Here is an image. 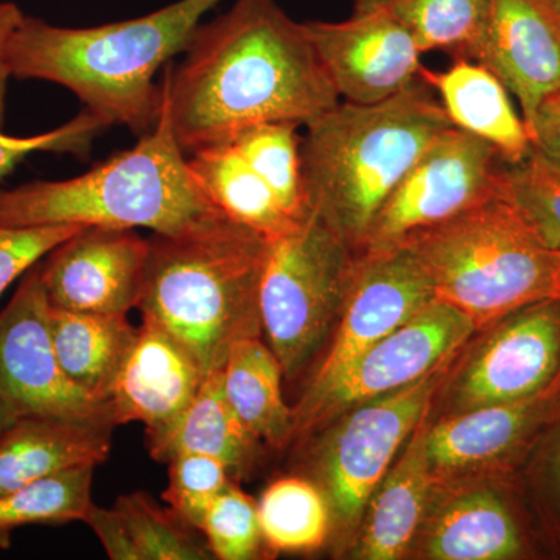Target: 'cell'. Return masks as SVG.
Listing matches in <instances>:
<instances>
[{
  "mask_svg": "<svg viewBox=\"0 0 560 560\" xmlns=\"http://www.w3.org/2000/svg\"><path fill=\"white\" fill-rule=\"evenodd\" d=\"M173 132L186 151L265 121L305 125L341 102L305 33L276 0H235L195 32L162 80Z\"/></svg>",
  "mask_w": 560,
  "mask_h": 560,
  "instance_id": "6da1fadb",
  "label": "cell"
},
{
  "mask_svg": "<svg viewBox=\"0 0 560 560\" xmlns=\"http://www.w3.org/2000/svg\"><path fill=\"white\" fill-rule=\"evenodd\" d=\"M220 0H178L145 16L69 28L25 16L11 40V75L60 84L109 127L145 136L160 120L154 77L186 51L206 13Z\"/></svg>",
  "mask_w": 560,
  "mask_h": 560,
  "instance_id": "7a4b0ae2",
  "label": "cell"
},
{
  "mask_svg": "<svg viewBox=\"0 0 560 560\" xmlns=\"http://www.w3.org/2000/svg\"><path fill=\"white\" fill-rule=\"evenodd\" d=\"M305 127L301 158L308 205L357 253L394 187L453 125L419 77L386 101H341Z\"/></svg>",
  "mask_w": 560,
  "mask_h": 560,
  "instance_id": "3957f363",
  "label": "cell"
},
{
  "mask_svg": "<svg viewBox=\"0 0 560 560\" xmlns=\"http://www.w3.org/2000/svg\"><path fill=\"white\" fill-rule=\"evenodd\" d=\"M268 241L219 217L150 238L138 308L179 342L206 375L235 342L260 338L259 287Z\"/></svg>",
  "mask_w": 560,
  "mask_h": 560,
  "instance_id": "277c9868",
  "label": "cell"
},
{
  "mask_svg": "<svg viewBox=\"0 0 560 560\" xmlns=\"http://www.w3.org/2000/svg\"><path fill=\"white\" fill-rule=\"evenodd\" d=\"M219 217L191 175L164 92L160 120L138 145L75 178L0 190V226L145 228L175 235Z\"/></svg>",
  "mask_w": 560,
  "mask_h": 560,
  "instance_id": "5b68a950",
  "label": "cell"
},
{
  "mask_svg": "<svg viewBox=\"0 0 560 560\" xmlns=\"http://www.w3.org/2000/svg\"><path fill=\"white\" fill-rule=\"evenodd\" d=\"M397 245L418 259L436 301L466 316L475 330L555 300L560 250L545 246L500 194Z\"/></svg>",
  "mask_w": 560,
  "mask_h": 560,
  "instance_id": "8992f818",
  "label": "cell"
},
{
  "mask_svg": "<svg viewBox=\"0 0 560 560\" xmlns=\"http://www.w3.org/2000/svg\"><path fill=\"white\" fill-rule=\"evenodd\" d=\"M353 250L318 213L268 242L259 287L261 331L293 378L341 315Z\"/></svg>",
  "mask_w": 560,
  "mask_h": 560,
  "instance_id": "52a82bcc",
  "label": "cell"
},
{
  "mask_svg": "<svg viewBox=\"0 0 560 560\" xmlns=\"http://www.w3.org/2000/svg\"><path fill=\"white\" fill-rule=\"evenodd\" d=\"M453 359L411 385L363 401L341 416L320 451L318 464L330 523L350 528L363 517L401 444L430 410Z\"/></svg>",
  "mask_w": 560,
  "mask_h": 560,
  "instance_id": "ba28073f",
  "label": "cell"
},
{
  "mask_svg": "<svg viewBox=\"0 0 560 560\" xmlns=\"http://www.w3.org/2000/svg\"><path fill=\"white\" fill-rule=\"evenodd\" d=\"M474 331V324L451 305L431 302L361 352L329 383L305 390L293 408V438L311 434L363 401L419 381L453 359Z\"/></svg>",
  "mask_w": 560,
  "mask_h": 560,
  "instance_id": "9c48e42d",
  "label": "cell"
},
{
  "mask_svg": "<svg viewBox=\"0 0 560 560\" xmlns=\"http://www.w3.org/2000/svg\"><path fill=\"white\" fill-rule=\"evenodd\" d=\"M503 165L495 147L459 128H447L390 191L359 250L390 248L412 232L497 197Z\"/></svg>",
  "mask_w": 560,
  "mask_h": 560,
  "instance_id": "30bf717a",
  "label": "cell"
},
{
  "mask_svg": "<svg viewBox=\"0 0 560 560\" xmlns=\"http://www.w3.org/2000/svg\"><path fill=\"white\" fill-rule=\"evenodd\" d=\"M49 316L50 302L39 265H35L0 312V399L16 416H47L116 429L109 401L81 389L61 370Z\"/></svg>",
  "mask_w": 560,
  "mask_h": 560,
  "instance_id": "8fae6325",
  "label": "cell"
},
{
  "mask_svg": "<svg viewBox=\"0 0 560 560\" xmlns=\"http://www.w3.org/2000/svg\"><path fill=\"white\" fill-rule=\"evenodd\" d=\"M304 28L342 102L386 101L415 83L423 68L388 0H355L349 20L304 22Z\"/></svg>",
  "mask_w": 560,
  "mask_h": 560,
  "instance_id": "7c38bea8",
  "label": "cell"
},
{
  "mask_svg": "<svg viewBox=\"0 0 560 560\" xmlns=\"http://www.w3.org/2000/svg\"><path fill=\"white\" fill-rule=\"evenodd\" d=\"M433 301L425 271L405 246L353 253L337 335L308 389L329 383Z\"/></svg>",
  "mask_w": 560,
  "mask_h": 560,
  "instance_id": "4fadbf2b",
  "label": "cell"
},
{
  "mask_svg": "<svg viewBox=\"0 0 560 560\" xmlns=\"http://www.w3.org/2000/svg\"><path fill=\"white\" fill-rule=\"evenodd\" d=\"M453 388L456 410L536 396L560 375V302L545 300L490 327Z\"/></svg>",
  "mask_w": 560,
  "mask_h": 560,
  "instance_id": "5bb4252c",
  "label": "cell"
},
{
  "mask_svg": "<svg viewBox=\"0 0 560 560\" xmlns=\"http://www.w3.org/2000/svg\"><path fill=\"white\" fill-rule=\"evenodd\" d=\"M150 238L136 230L86 226L39 265L47 300L65 311L127 316L138 308Z\"/></svg>",
  "mask_w": 560,
  "mask_h": 560,
  "instance_id": "9a60e30c",
  "label": "cell"
},
{
  "mask_svg": "<svg viewBox=\"0 0 560 560\" xmlns=\"http://www.w3.org/2000/svg\"><path fill=\"white\" fill-rule=\"evenodd\" d=\"M475 62L521 103L526 128L540 103L560 92V32L537 0H490Z\"/></svg>",
  "mask_w": 560,
  "mask_h": 560,
  "instance_id": "2e32d148",
  "label": "cell"
},
{
  "mask_svg": "<svg viewBox=\"0 0 560 560\" xmlns=\"http://www.w3.org/2000/svg\"><path fill=\"white\" fill-rule=\"evenodd\" d=\"M205 377L178 341L156 324L142 320L109 393L114 422H140L147 433L160 430L189 407Z\"/></svg>",
  "mask_w": 560,
  "mask_h": 560,
  "instance_id": "e0dca14e",
  "label": "cell"
},
{
  "mask_svg": "<svg viewBox=\"0 0 560 560\" xmlns=\"http://www.w3.org/2000/svg\"><path fill=\"white\" fill-rule=\"evenodd\" d=\"M559 383L560 375L536 396L459 411L425 427L423 453L438 485L511 455L550 410Z\"/></svg>",
  "mask_w": 560,
  "mask_h": 560,
  "instance_id": "ac0fdd59",
  "label": "cell"
},
{
  "mask_svg": "<svg viewBox=\"0 0 560 560\" xmlns=\"http://www.w3.org/2000/svg\"><path fill=\"white\" fill-rule=\"evenodd\" d=\"M113 427L80 420L18 416L0 433V495L109 458Z\"/></svg>",
  "mask_w": 560,
  "mask_h": 560,
  "instance_id": "d6986e66",
  "label": "cell"
},
{
  "mask_svg": "<svg viewBox=\"0 0 560 560\" xmlns=\"http://www.w3.org/2000/svg\"><path fill=\"white\" fill-rule=\"evenodd\" d=\"M419 77L440 92L453 127L495 147L506 164H517L533 151L528 128L515 113L510 92L480 62L456 60L445 72L422 68Z\"/></svg>",
  "mask_w": 560,
  "mask_h": 560,
  "instance_id": "ffe728a7",
  "label": "cell"
},
{
  "mask_svg": "<svg viewBox=\"0 0 560 560\" xmlns=\"http://www.w3.org/2000/svg\"><path fill=\"white\" fill-rule=\"evenodd\" d=\"M423 420L396 467L388 470L366 506L357 558L399 559L410 550L429 515L438 482L423 453Z\"/></svg>",
  "mask_w": 560,
  "mask_h": 560,
  "instance_id": "44dd1931",
  "label": "cell"
},
{
  "mask_svg": "<svg viewBox=\"0 0 560 560\" xmlns=\"http://www.w3.org/2000/svg\"><path fill=\"white\" fill-rule=\"evenodd\" d=\"M259 444L231 407L221 370L206 375L197 396L178 418L147 433V448L158 463H168L180 453H200L220 459L232 478L249 470Z\"/></svg>",
  "mask_w": 560,
  "mask_h": 560,
  "instance_id": "7402d4cb",
  "label": "cell"
},
{
  "mask_svg": "<svg viewBox=\"0 0 560 560\" xmlns=\"http://www.w3.org/2000/svg\"><path fill=\"white\" fill-rule=\"evenodd\" d=\"M422 551L434 560L512 559L522 551L521 530L493 490H459L430 515Z\"/></svg>",
  "mask_w": 560,
  "mask_h": 560,
  "instance_id": "603a6c76",
  "label": "cell"
},
{
  "mask_svg": "<svg viewBox=\"0 0 560 560\" xmlns=\"http://www.w3.org/2000/svg\"><path fill=\"white\" fill-rule=\"evenodd\" d=\"M198 186L221 215L249 228L268 242L300 221L283 212L270 186L250 167L232 140H220L187 154Z\"/></svg>",
  "mask_w": 560,
  "mask_h": 560,
  "instance_id": "cb8c5ba5",
  "label": "cell"
},
{
  "mask_svg": "<svg viewBox=\"0 0 560 560\" xmlns=\"http://www.w3.org/2000/svg\"><path fill=\"white\" fill-rule=\"evenodd\" d=\"M49 319L61 370L81 389L109 401L138 329L127 316L65 311L51 304Z\"/></svg>",
  "mask_w": 560,
  "mask_h": 560,
  "instance_id": "d4e9b609",
  "label": "cell"
},
{
  "mask_svg": "<svg viewBox=\"0 0 560 560\" xmlns=\"http://www.w3.org/2000/svg\"><path fill=\"white\" fill-rule=\"evenodd\" d=\"M224 394L259 442L282 447L293 438L294 410L282 396V366L260 338L232 346L221 368Z\"/></svg>",
  "mask_w": 560,
  "mask_h": 560,
  "instance_id": "484cf974",
  "label": "cell"
},
{
  "mask_svg": "<svg viewBox=\"0 0 560 560\" xmlns=\"http://www.w3.org/2000/svg\"><path fill=\"white\" fill-rule=\"evenodd\" d=\"M261 536L272 551L318 550L330 529V510L318 486L282 478L265 490L257 504Z\"/></svg>",
  "mask_w": 560,
  "mask_h": 560,
  "instance_id": "4316f807",
  "label": "cell"
},
{
  "mask_svg": "<svg viewBox=\"0 0 560 560\" xmlns=\"http://www.w3.org/2000/svg\"><path fill=\"white\" fill-rule=\"evenodd\" d=\"M420 54L442 50L475 61L488 28L490 0H388Z\"/></svg>",
  "mask_w": 560,
  "mask_h": 560,
  "instance_id": "83f0119b",
  "label": "cell"
},
{
  "mask_svg": "<svg viewBox=\"0 0 560 560\" xmlns=\"http://www.w3.org/2000/svg\"><path fill=\"white\" fill-rule=\"evenodd\" d=\"M298 127L293 121H265L242 128L228 138L270 186L283 212L293 221L307 219L312 212L302 173V136L298 135Z\"/></svg>",
  "mask_w": 560,
  "mask_h": 560,
  "instance_id": "f1b7e54d",
  "label": "cell"
},
{
  "mask_svg": "<svg viewBox=\"0 0 560 560\" xmlns=\"http://www.w3.org/2000/svg\"><path fill=\"white\" fill-rule=\"evenodd\" d=\"M130 560H208L212 552L171 508L147 492L119 497L113 506Z\"/></svg>",
  "mask_w": 560,
  "mask_h": 560,
  "instance_id": "f546056e",
  "label": "cell"
},
{
  "mask_svg": "<svg viewBox=\"0 0 560 560\" xmlns=\"http://www.w3.org/2000/svg\"><path fill=\"white\" fill-rule=\"evenodd\" d=\"M92 467L73 469L0 495V548L11 534L31 525L83 522L92 504Z\"/></svg>",
  "mask_w": 560,
  "mask_h": 560,
  "instance_id": "4dcf8cb0",
  "label": "cell"
},
{
  "mask_svg": "<svg viewBox=\"0 0 560 560\" xmlns=\"http://www.w3.org/2000/svg\"><path fill=\"white\" fill-rule=\"evenodd\" d=\"M500 195L550 249L560 250V172L533 149L517 164L504 162Z\"/></svg>",
  "mask_w": 560,
  "mask_h": 560,
  "instance_id": "1f68e13d",
  "label": "cell"
},
{
  "mask_svg": "<svg viewBox=\"0 0 560 560\" xmlns=\"http://www.w3.org/2000/svg\"><path fill=\"white\" fill-rule=\"evenodd\" d=\"M200 533L220 560L257 558L264 541L257 504L234 481L210 504Z\"/></svg>",
  "mask_w": 560,
  "mask_h": 560,
  "instance_id": "d6a6232c",
  "label": "cell"
},
{
  "mask_svg": "<svg viewBox=\"0 0 560 560\" xmlns=\"http://www.w3.org/2000/svg\"><path fill=\"white\" fill-rule=\"evenodd\" d=\"M167 464L168 486L162 500L187 525L200 530L210 504L234 478L220 459L200 453H180Z\"/></svg>",
  "mask_w": 560,
  "mask_h": 560,
  "instance_id": "836d02e7",
  "label": "cell"
},
{
  "mask_svg": "<svg viewBox=\"0 0 560 560\" xmlns=\"http://www.w3.org/2000/svg\"><path fill=\"white\" fill-rule=\"evenodd\" d=\"M109 128L102 117L84 109L75 119L43 135L31 138H14L0 128V178L13 171L18 164L33 153L81 154L90 149L92 139Z\"/></svg>",
  "mask_w": 560,
  "mask_h": 560,
  "instance_id": "e575fe53",
  "label": "cell"
},
{
  "mask_svg": "<svg viewBox=\"0 0 560 560\" xmlns=\"http://www.w3.org/2000/svg\"><path fill=\"white\" fill-rule=\"evenodd\" d=\"M83 226H0V296L11 283L32 270L47 254L68 241Z\"/></svg>",
  "mask_w": 560,
  "mask_h": 560,
  "instance_id": "d590c367",
  "label": "cell"
},
{
  "mask_svg": "<svg viewBox=\"0 0 560 560\" xmlns=\"http://www.w3.org/2000/svg\"><path fill=\"white\" fill-rule=\"evenodd\" d=\"M528 132L533 149L560 172V92L540 103Z\"/></svg>",
  "mask_w": 560,
  "mask_h": 560,
  "instance_id": "8d00e7d4",
  "label": "cell"
},
{
  "mask_svg": "<svg viewBox=\"0 0 560 560\" xmlns=\"http://www.w3.org/2000/svg\"><path fill=\"white\" fill-rule=\"evenodd\" d=\"M25 14L13 2H0V128L5 120L7 90L11 79V40L16 35Z\"/></svg>",
  "mask_w": 560,
  "mask_h": 560,
  "instance_id": "74e56055",
  "label": "cell"
},
{
  "mask_svg": "<svg viewBox=\"0 0 560 560\" xmlns=\"http://www.w3.org/2000/svg\"><path fill=\"white\" fill-rule=\"evenodd\" d=\"M560 32V0H537Z\"/></svg>",
  "mask_w": 560,
  "mask_h": 560,
  "instance_id": "f35d334b",
  "label": "cell"
},
{
  "mask_svg": "<svg viewBox=\"0 0 560 560\" xmlns=\"http://www.w3.org/2000/svg\"><path fill=\"white\" fill-rule=\"evenodd\" d=\"M18 416L14 415V411L11 410L9 405L5 404L2 399H0V433L16 419Z\"/></svg>",
  "mask_w": 560,
  "mask_h": 560,
  "instance_id": "ab89813d",
  "label": "cell"
},
{
  "mask_svg": "<svg viewBox=\"0 0 560 560\" xmlns=\"http://www.w3.org/2000/svg\"><path fill=\"white\" fill-rule=\"evenodd\" d=\"M555 300L560 302V268H559V276H558V285H556Z\"/></svg>",
  "mask_w": 560,
  "mask_h": 560,
  "instance_id": "60d3db41",
  "label": "cell"
},
{
  "mask_svg": "<svg viewBox=\"0 0 560 560\" xmlns=\"http://www.w3.org/2000/svg\"><path fill=\"white\" fill-rule=\"evenodd\" d=\"M556 469H558L559 481H560V445H559V452H558V467H556Z\"/></svg>",
  "mask_w": 560,
  "mask_h": 560,
  "instance_id": "b9f144b4",
  "label": "cell"
}]
</instances>
